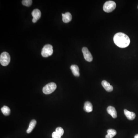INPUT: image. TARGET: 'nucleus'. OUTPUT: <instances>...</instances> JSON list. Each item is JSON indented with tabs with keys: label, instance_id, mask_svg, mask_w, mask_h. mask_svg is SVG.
I'll use <instances>...</instances> for the list:
<instances>
[{
	"label": "nucleus",
	"instance_id": "f257e3e1",
	"mask_svg": "<svg viewBox=\"0 0 138 138\" xmlns=\"http://www.w3.org/2000/svg\"><path fill=\"white\" fill-rule=\"evenodd\" d=\"M113 39L115 44L121 48L128 47L130 42L129 37L125 34L121 32L116 34Z\"/></svg>",
	"mask_w": 138,
	"mask_h": 138
},
{
	"label": "nucleus",
	"instance_id": "f03ea898",
	"mask_svg": "<svg viewBox=\"0 0 138 138\" xmlns=\"http://www.w3.org/2000/svg\"><path fill=\"white\" fill-rule=\"evenodd\" d=\"M57 86L54 82H52L46 85L43 88V92L45 94H49L56 90Z\"/></svg>",
	"mask_w": 138,
	"mask_h": 138
},
{
	"label": "nucleus",
	"instance_id": "7ed1b4c3",
	"mask_svg": "<svg viewBox=\"0 0 138 138\" xmlns=\"http://www.w3.org/2000/svg\"><path fill=\"white\" fill-rule=\"evenodd\" d=\"M10 57L7 52H4L0 56V62L3 66H8L10 63Z\"/></svg>",
	"mask_w": 138,
	"mask_h": 138
},
{
	"label": "nucleus",
	"instance_id": "20e7f679",
	"mask_svg": "<svg viewBox=\"0 0 138 138\" xmlns=\"http://www.w3.org/2000/svg\"><path fill=\"white\" fill-rule=\"evenodd\" d=\"M116 3L112 0L107 1L104 5V10L106 12H110L116 8Z\"/></svg>",
	"mask_w": 138,
	"mask_h": 138
},
{
	"label": "nucleus",
	"instance_id": "39448f33",
	"mask_svg": "<svg viewBox=\"0 0 138 138\" xmlns=\"http://www.w3.org/2000/svg\"><path fill=\"white\" fill-rule=\"evenodd\" d=\"M53 52L52 46L50 44H46L42 48V55L44 57H48L52 54Z\"/></svg>",
	"mask_w": 138,
	"mask_h": 138
},
{
	"label": "nucleus",
	"instance_id": "423d86ee",
	"mask_svg": "<svg viewBox=\"0 0 138 138\" xmlns=\"http://www.w3.org/2000/svg\"><path fill=\"white\" fill-rule=\"evenodd\" d=\"M82 51L85 60L88 62H92L93 60V57L88 48L85 47H83Z\"/></svg>",
	"mask_w": 138,
	"mask_h": 138
},
{
	"label": "nucleus",
	"instance_id": "0eeeda50",
	"mask_svg": "<svg viewBox=\"0 0 138 138\" xmlns=\"http://www.w3.org/2000/svg\"><path fill=\"white\" fill-rule=\"evenodd\" d=\"M32 15L33 17L32 22L33 23H36L41 16V12L38 9H35L32 11Z\"/></svg>",
	"mask_w": 138,
	"mask_h": 138
},
{
	"label": "nucleus",
	"instance_id": "6e6552de",
	"mask_svg": "<svg viewBox=\"0 0 138 138\" xmlns=\"http://www.w3.org/2000/svg\"><path fill=\"white\" fill-rule=\"evenodd\" d=\"M107 111L108 113L111 115L113 118H116L117 117V113L116 110L114 107L109 106L107 108Z\"/></svg>",
	"mask_w": 138,
	"mask_h": 138
},
{
	"label": "nucleus",
	"instance_id": "1a4fd4ad",
	"mask_svg": "<svg viewBox=\"0 0 138 138\" xmlns=\"http://www.w3.org/2000/svg\"><path fill=\"white\" fill-rule=\"evenodd\" d=\"M62 21L65 23H68L72 20V14L70 12L65 13L64 14H62Z\"/></svg>",
	"mask_w": 138,
	"mask_h": 138
},
{
	"label": "nucleus",
	"instance_id": "9d476101",
	"mask_svg": "<svg viewBox=\"0 0 138 138\" xmlns=\"http://www.w3.org/2000/svg\"><path fill=\"white\" fill-rule=\"evenodd\" d=\"M102 85L105 90L108 92H111L113 90V87L110 85V83L105 80H103L102 82Z\"/></svg>",
	"mask_w": 138,
	"mask_h": 138
},
{
	"label": "nucleus",
	"instance_id": "9b49d317",
	"mask_svg": "<svg viewBox=\"0 0 138 138\" xmlns=\"http://www.w3.org/2000/svg\"><path fill=\"white\" fill-rule=\"evenodd\" d=\"M124 113L126 118L130 120H133L136 118V114L133 112H130L126 109H124Z\"/></svg>",
	"mask_w": 138,
	"mask_h": 138
},
{
	"label": "nucleus",
	"instance_id": "f8f14e48",
	"mask_svg": "<svg viewBox=\"0 0 138 138\" xmlns=\"http://www.w3.org/2000/svg\"><path fill=\"white\" fill-rule=\"evenodd\" d=\"M70 69L72 72L75 76L79 77L80 75V72H79V68L78 66L76 65H72L70 67Z\"/></svg>",
	"mask_w": 138,
	"mask_h": 138
},
{
	"label": "nucleus",
	"instance_id": "ddd939ff",
	"mask_svg": "<svg viewBox=\"0 0 138 138\" xmlns=\"http://www.w3.org/2000/svg\"><path fill=\"white\" fill-rule=\"evenodd\" d=\"M84 110L87 112H90L93 110V107L92 104L89 101H86L84 104Z\"/></svg>",
	"mask_w": 138,
	"mask_h": 138
},
{
	"label": "nucleus",
	"instance_id": "4468645a",
	"mask_svg": "<svg viewBox=\"0 0 138 138\" xmlns=\"http://www.w3.org/2000/svg\"><path fill=\"white\" fill-rule=\"evenodd\" d=\"M36 120L33 119L31 121L30 124L29 125V127L26 130L27 133L29 134L32 132L34 128L36 126Z\"/></svg>",
	"mask_w": 138,
	"mask_h": 138
},
{
	"label": "nucleus",
	"instance_id": "2eb2a0df",
	"mask_svg": "<svg viewBox=\"0 0 138 138\" xmlns=\"http://www.w3.org/2000/svg\"><path fill=\"white\" fill-rule=\"evenodd\" d=\"M108 134L106 136V138H112L116 135L117 132L113 129H109L107 130Z\"/></svg>",
	"mask_w": 138,
	"mask_h": 138
},
{
	"label": "nucleus",
	"instance_id": "dca6fc26",
	"mask_svg": "<svg viewBox=\"0 0 138 138\" xmlns=\"http://www.w3.org/2000/svg\"><path fill=\"white\" fill-rule=\"evenodd\" d=\"M1 110L3 114L6 116H8L10 115V110L8 106H4L1 108Z\"/></svg>",
	"mask_w": 138,
	"mask_h": 138
},
{
	"label": "nucleus",
	"instance_id": "f3484780",
	"mask_svg": "<svg viewBox=\"0 0 138 138\" xmlns=\"http://www.w3.org/2000/svg\"><path fill=\"white\" fill-rule=\"evenodd\" d=\"M32 3V0H24L22 1V4L24 6L27 7L30 6Z\"/></svg>",
	"mask_w": 138,
	"mask_h": 138
},
{
	"label": "nucleus",
	"instance_id": "a211bd4d",
	"mask_svg": "<svg viewBox=\"0 0 138 138\" xmlns=\"http://www.w3.org/2000/svg\"><path fill=\"white\" fill-rule=\"evenodd\" d=\"M56 132L62 136L64 134V130L61 127H58L56 129Z\"/></svg>",
	"mask_w": 138,
	"mask_h": 138
},
{
	"label": "nucleus",
	"instance_id": "6ab92c4d",
	"mask_svg": "<svg viewBox=\"0 0 138 138\" xmlns=\"http://www.w3.org/2000/svg\"><path fill=\"white\" fill-rule=\"evenodd\" d=\"M52 138H61V136L57 133L56 131L53 132L52 134Z\"/></svg>",
	"mask_w": 138,
	"mask_h": 138
},
{
	"label": "nucleus",
	"instance_id": "aec40b11",
	"mask_svg": "<svg viewBox=\"0 0 138 138\" xmlns=\"http://www.w3.org/2000/svg\"><path fill=\"white\" fill-rule=\"evenodd\" d=\"M134 138H138V134H136L134 136Z\"/></svg>",
	"mask_w": 138,
	"mask_h": 138
},
{
	"label": "nucleus",
	"instance_id": "412c9836",
	"mask_svg": "<svg viewBox=\"0 0 138 138\" xmlns=\"http://www.w3.org/2000/svg\"></svg>",
	"mask_w": 138,
	"mask_h": 138
}]
</instances>
